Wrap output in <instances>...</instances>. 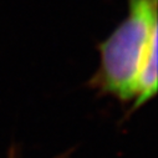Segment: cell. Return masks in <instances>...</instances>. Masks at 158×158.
Wrapping results in <instances>:
<instances>
[{
  "label": "cell",
  "instance_id": "6da1fadb",
  "mask_svg": "<svg viewBox=\"0 0 158 158\" xmlns=\"http://www.w3.org/2000/svg\"><path fill=\"white\" fill-rule=\"evenodd\" d=\"M130 14L101 45L98 84L141 106L157 91V0H130Z\"/></svg>",
  "mask_w": 158,
  "mask_h": 158
}]
</instances>
